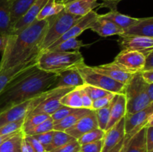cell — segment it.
<instances>
[{"instance_id":"6da1fadb","label":"cell","mask_w":153,"mask_h":152,"mask_svg":"<svg viewBox=\"0 0 153 152\" xmlns=\"http://www.w3.org/2000/svg\"><path fill=\"white\" fill-rule=\"evenodd\" d=\"M48 26L47 19H35L17 34L7 36L5 48L1 53L0 72L37 58Z\"/></svg>"},{"instance_id":"7a4b0ae2","label":"cell","mask_w":153,"mask_h":152,"mask_svg":"<svg viewBox=\"0 0 153 152\" xmlns=\"http://www.w3.org/2000/svg\"><path fill=\"white\" fill-rule=\"evenodd\" d=\"M57 77L58 73L43 71L37 65L27 70L0 93V113L52 89Z\"/></svg>"},{"instance_id":"3957f363","label":"cell","mask_w":153,"mask_h":152,"mask_svg":"<svg viewBox=\"0 0 153 152\" xmlns=\"http://www.w3.org/2000/svg\"><path fill=\"white\" fill-rule=\"evenodd\" d=\"M84 63L83 55L80 51H44L37 56V66L43 71L59 73L64 70L76 68Z\"/></svg>"},{"instance_id":"277c9868","label":"cell","mask_w":153,"mask_h":152,"mask_svg":"<svg viewBox=\"0 0 153 152\" xmlns=\"http://www.w3.org/2000/svg\"><path fill=\"white\" fill-rule=\"evenodd\" d=\"M146 83L137 72L125 84L123 94L126 99V113H134L153 104L146 94Z\"/></svg>"},{"instance_id":"5b68a950","label":"cell","mask_w":153,"mask_h":152,"mask_svg":"<svg viewBox=\"0 0 153 152\" xmlns=\"http://www.w3.org/2000/svg\"><path fill=\"white\" fill-rule=\"evenodd\" d=\"M81 17L82 16H75L64 10L58 14L47 18L49 26L40 46V53L62 37Z\"/></svg>"},{"instance_id":"8992f818","label":"cell","mask_w":153,"mask_h":152,"mask_svg":"<svg viewBox=\"0 0 153 152\" xmlns=\"http://www.w3.org/2000/svg\"><path fill=\"white\" fill-rule=\"evenodd\" d=\"M76 68L83 78L85 84L94 86L115 94L124 92L125 84L95 71L92 66H87L85 63Z\"/></svg>"},{"instance_id":"52a82bcc","label":"cell","mask_w":153,"mask_h":152,"mask_svg":"<svg viewBox=\"0 0 153 152\" xmlns=\"http://www.w3.org/2000/svg\"><path fill=\"white\" fill-rule=\"evenodd\" d=\"M72 89L73 88H55L49 89L42 101L27 115L46 114L51 116L61 107L60 103L61 98Z\"/></svg>"},{"instance_id":"ba28073f","label":"cell","mask_w":153,"mask_h":152,"mask_svg":"<svg viewBox=\"0 0 153 152\" xmlns=\"http://www.w3.org/2000/svg\"><path fill=\"white\" fill-rule=\"evenodd\" d=\"M47 92V91H46ZM37 95L35 98L25 101L22 104L10 107L7 110L0 113V128L7 124L16 122L20 119H25L26 115L35 107L46 95V92Z\"/></svg>"},{"instance_id":"9c48e42d","label":"cell","mask_w":153,"mask_h":152,"mask_svg":"<svg viewBox=\"0 0 153 152\" xmlns=\"http://www.w3.org/2000/svg\"><path fill=\"white\" fill-rule=\"evenodd\" d=\"M113 62L124 71L135 74L143 69L145 55L137 51L121 50Z\"/></svg>"},{"instance_id":"30bf717a","label":"cell","mask_w":153,"mask_h":152,"mask_svg":"<svg viewBox=\"0 0 153 152\" xmlns=\"http://www.w3.org/2000/svg\"><path fill=\"white\" fill-rule=\"evenodd\" d=\"M126 134L132 131H139L145 127L153 126V104L134 113H126Z\"/></svg>"},{"instance_id":"8fae6325","label":"cell","mask_w":153,"mask_h":152,"mask_svg":"<svg viewBox=\"0 0 153 152\" xmlns=\"http://www.w3.org/2000/svg\"><path fill=\"white\" fill-rule=\"evenodd\" d=\"M118 44L121 50L137 51L145 56L153 52V37L120 35Z\"/></svg>"},{"instance_id":"7c38bea8","label":"cell","mask_w":153,"mask_h":152,"mask_svg":"<svg viewBox=\"0 0 153 152\" xmlns=\"http://www.w3.org/2000/svg\"><path fill=\"white\" fill-rule=\"evenodd\" d=\"M99 15L100 14H98L95 10H92V11L88 13L87 15L81 17L62 37H60L53 44L51 45L47 49L55 47V46L59 44L60 43L69 38H73V37L77 38V37H79L80 34H82L85 30L89 29L91 25L98 19ZM47 49H46V50H47Z\"/></svg>"},{"instance_id":"4fadbf2b","label":"cell","mask_w":153,"mask_h":152,"mask_svg":"<svg viewBox=\"0 0 153 152\" xmlns=\"http://www.w3.org/2000/svg\"><path fill=\"white\" fill-rule=\"evenodd\" d=\"M125 135V117H123L114 126L105 132L102 152H108L111 150L123 139Z\"/></svg>"},{"instance_id":"5bb4252c","label":"cell","mask_w":153,"mask_h":152,"mask_svg":"<svg viewBox=\"0 0 153 152\" xmlns=\"http://www.w3.org/2000/svg\"><path fill=\"white\" fill-rule=\"evenodd\" d=\"M97 128L99 127L95 112L94 110H91L88 114L83 116L76 124L66 130L64 132L68 134L76 139H78L87 132Z\"/></svg>"},{"instance_id":"9a60e30c","label":"cell","mask_w":153,"mask_h":152,"mask_svg":"<svg viewBox=\"0 0 153 152\" xmlns=\"http://www.w3.org/2000/svg\"><path fill=\"white\" fill-rule=\"evenodd\" d=\"M85 84L83 78L76 68L70 69L58 73L56 81L52 86L55 88H74Z\"/></svg>"},{"instance_id":"2e32d148","label":"cell","mask_w":153,"mask_h":152,"mask_svg":"<svg viewBox=\"0 0 153 152\" xmlns=\"http://www.w3.org/2000/svg\"><path fill=\"white\" fill-rule=\"evenodd\" d=\"M37 58H34L28 62L15 66L7 69L4 71L1 72H0V93L15 78L19 77L20 75H22V73L26 72L29 69L37 65Z\"/></svg>"},{"instance_id":"e0dca14e","label":"cell","mask_w":153,"mask_h":152,"mask_svg":"<svg viewBox=\"0 0 153 152\" xmlns=\"http://www.w3.org/2000/svg\"><path fill=\"white\" fill-rule=\"evenodd\" d=\"M48 0H36L35 2L29 7L26 13L13 25L11 34H16L22 31L23 28L32 23L36 19L37 15L46 4Z\"/></svg>"},{"instance_id":"ac0fdd59","label":"cell","mask_w":153,"mask_h":152,"mask_svg":"<svg viewBox=\"0 0 153 152\" xmlns=\"http://www.w3.org/2000/svg\"><path fill=\"white\" fill-rule=\"evenodd\" d=\"M95 71L111 77L116 81L126 84L134 74H131L120 68L114 62L102 64L97 66H92Z\"/></svg>"},{"instance_id":"d6986e66","label":"cell","mask_w":153,"mask_h":152,"mask_svg":"<svg viewBox=\"0 0 153 152\" xmlns=\"http://www.w3.org/2000/svg\"><path fill=\"white\" fill-rule=\"evenodd\" d=\"M126 113V99L123 93L115 94L111 101L109 121L106 127V131L119 122Z\"/></svg>"},{"instance_id":"ffe728a7","label":"cell","mask_w":153,"mask_h":152,"mask_svg":"<svg viewBox=\"0 0 153 152\" xmlns=\"http://www.w3.org/2000/svg\"><path fill=\"white\" fill-rule=\"evenodd\" d=\"M122 35L153 37V17L138 18L135 23L123 30Z\"/></svg>"},{"instance_id":"44dd1931","label":"cell","mask_w":153,"mask_h":152,"mask_svg":"<svg viewBox=\"0 0 153 152\" xmlns=\"http://www.w3.org/2000/svg\"><path fill=\"white\" fill-rule=\"evenodd\" d=\"M89 29L103 37L114 35L120 36L123 33L122 28L115 25L111 21L102 17L101 15H99L98 19L91 25Z\"/></svg>"},{"instance_id":"7402d4cb","label":"cell","mask_w":153,"mask_h":152,"mask_svg":"<svg viewBox=\"0 0 153 152\" xmlns=\"http://www.w3.org/2000/svg\"><path fill=\"white\" fill-rule=\"evenodd\" d=\"M98 0H75L65 4V11L75 16H84L100 7Z\"/></svg>"},{"instance_id":"603a6c76","label":"cell","mask_w":153,"mask_h":152,"mask_svg":"<svg viewBox=\"0 0 153 152\" xmlns=\"http://www.w3.org/2000/svg\"><path fill=\"white\" fill-rule=\"evenodd\" d=\"M36 0H10V22L13 25L26 13Z\"/></svg>"},{"instance_id":"cb8c5ba5","label":"cell","mask_w":153,"mask_h":152,"mask_svg":"<svg viewBox=\"0 0 153 152\" xmlns=\"http://www.w3.org/2000/svg\"><path fill=\"white\" fill-rule=\"evenodd\" d=\"M11 32L10 0H0V35L8 36Z\"/></svg>"},{"instance_id":"d4e9b609","label":"cell","mask_w":153,"mask_h":152,"mask_svg":"<svg viewBox=\"0 0 153 152\" xmlns=\"http://www.w3.org/2000/svg\"><path fill=\"white\" fill-rule=\"evenodd\" d=\"M92 110H88L85 108L75 109L70 114H69L67 117L63 119L57 124L54 125V131H65L69 128L73 126L76 124L80 119H82L85 115L88 114Z\"/></svg>"},{"instance_id":"484cf974","label":"cell","mask_w":153,"mask_h":152,"mask_svg":"<svg viewBox=\"0 0 153 152\" xmlns=\"http://www.w3.org/2000/svg\"><path fill=\"white\" fill-rule=\"evenodd\" d=\"M101 16L111 21L112 22H114L115 25L119 26L123 30H125L126 28L131 26V25L135 23L138 19V18L131 17L128 15L123 14V13L118 12L117 10H110L108 13L101 15Z\"/></svg>"},{"instance_id":"4316f807","label":"cell","mask_w":153,"mask_h":152,"mask_svg":"<svg viewBox=\"0 0 153 152\" xmlns=\"http://www.w3.org/2000/svg\"><path fill=\"white\" fill-rule=\"evenodd\" d=\"M65 8V4L57 0H48L37 16V20H43L58 14Z\"/></svg>"},{"instance_id":"83f0119b","label":"cell","mask_w":153,"mask_h":152,"mask_svg":"<svg viewBox=\"0 0 153 152\" xmlns=\"http://www.w3.org/2000/svg\"><path fill=\"white\" fill-rule=\"evenodd\" d=\"M24 138L22 131L13 134L0 145V152H21V144Z\"/></svg>"},{"instance_id":"f1b7e54d","label":"cell","mask_w":153,"mask_h":152,"mask_svg":"<svg viewBox=\"0 0 153 152\" xmlns=\"http://www.w3.org/2000/svg\"><path fill=\"white\" fill-rule=\"evenodd\" d=\"M146 130L143 128L133 136L125 152H146Z\"/></svg>"},{"instance_id":"f546056e","label":"cell","mask_w":153,"mask_h":152,"mask_svg":"<svg viewBox=\"0 0 153 152\" xmlns=\"http://www.w3.org/2000/svg\"><path fill=\"white\" fill-rule=\"evenodd\" d=\"M88 46L82 41L78 40L76 37L69 38L52 49L45 51H54V52H72V51H79L81 48L86 47ZM44 52V51H43Z\"/></svg>"},{"instance_id":"4dcf8cb0","label":"cell","mask_w":153,"mask_h":152,"mask_svg":"<svg viewBox=\"0 0 153 152\" xmlns=\"http://www.w3.org/2000/svg\"><path fill=\"white\" fill-rule=\"evenodd\" d=\"M60 103L61 105L69 107L73 109L83 108L82 107V102L81 99L80 94L78 87L74 88L70 92L64 95L60 100Z\"/></svg>"},{"instance_id":"1f68e13d","label":"cell","mask_w":153,"mask_h":152,"mask_svg":"<svg viewBox=\"0 0 153 152\" xmlns=\"http://www.w3.org/2000/svg\"><path fill=\"white\" fill-rule=\"evenodd\" d=\"M76 139L73 137L69 135L64 131H54L53 137L50 144L45 148V151H52L58 148L61 147L64 145Z\"/></svg>"},{"instance_id":"d6a6232c","label":"cell","mask_w":153,"mask_h":152,"mask_svg":"<svg viewBox=\"0 0 153 152\" xmlns=\"http://www.w3.org/2000/svg\"><path fill=\"white\" fill-rule=\"evenodd\" d=\"M50 116L46 114H34V115H27L24 119L23 125H22V131L25 133L28 130L31 129L34 127L37 126V125L41 122H44L45 120L49 118Z\"/></svg>"},{"instance_id":"836d02e7","label":"cell","mask_w":153,"mask_h":152,"mask_svg":"<svg viewBox=\"0 0 153 152\" xmlns=\"http://www.w3.org/2000/svg\"><path fill=\"white\" fill-rule=\"evenodd\" d=\"M105 131H102L99 128H94V129L91 130V131H88L86 134L82 135L80 138L78 139L77 141L79 142L80 145H84L102 140L105 136Z\"/></svg>"},{"instance_id":"e575fe53","label":"cell","mask_w":153,"mask_h":152,"mask_svg":"<svg viewBox=\"0 0 153 152\" xmlns=\"http://www.w3.org/2000/svg\"><path fill=\"white\" fill-rule=\"evenodd\" d=\"M111 107V102L107 107L94 110L99 128H100V129L104 131H105L106 127H107L108 123Z\"/></svg>"},{"instance_id":"d590c367","label":"cell","mask_w":153,"mask_h":152,"mask_svg":"<svg viewBox=\"0 0 153 152\" xmlns=\"http://www.w3.org/2000/svg\"><path fill=\"white\" fill-rule=\"evenodd\" d=\"M54 128V122L52 121V118L49 116L46 120L44 122H41L40 124L37 125V126L34 127L31 129L28 130V131L24 133L25 135H29V136H34L37 135V134H43V133L48 132L53 130Z\"/></svg>"},{"instance_id":"8d00e7d4","label":"cell","mask_w":153,"mask_h":152,"mask_svg":"<svg viewBox=\"0 0 153 152\" xmlns=\"http://www.w3.org/2000/svg\"><path fill=\"white\" fill-rule=\"evenodd\" d=\"M24 119H20V120L16 121V122L1 126L0 128V136L9 135V134H14V133L21 131L22 125H23Z\"/></svg>"},{"instance_id":"74e56055","label":"cell","mask_w":153,"mask_h":152,"mask_svg":"<svg viewBox=\"0 0 153 152\" xmlns=\"http://www.w3.org/2000/svg\"><path fill=\"white\" fill-rule=\"evenodd\" d=\"M82 86L84 90L85 91V92L89 95V97L93 101L110 93V92H108V91L102 89L100 88L96 87L94 86H91V85L84 84Z\"/></svg>"},{"instance_id":"f35d334b","label":"cell","mask_w":153,"mask_h":152,"mask_svg":"<svg viewBox=\"0 0 153 152\" xmlns=\"http://www.w3.org/2000/svg\"><path fill=\"white\" fill-rule=\"evenodd\" d=\"M137 132L138 131H132L131 132L126 134L123 139L116 146H114L111 150L109 151L108 152H125L127 147H128V144H129L130 141H131V138L133 137V136L135 134H137Z\"/></svg>"},{"instance_id":"ab89813d","label":"cell","mask_w":153,"mask_h":152,"mask_svg":"<svg viewBox=\"0 0 153 152\" xmlns=\"http://www.w3.org/2000/svg\"><path fill=\"white\" fill-rule=\"evenodd\" d=\"M75 109L73 108H70V107H69L61 105V107H60L56 111L54 112V113L50 116V117L52 118V121H53L54 122V125H55V124L58 123V122H59L60 121L62 120L63 119L67 117V116H68L69 114H70Z\"/></svg>"},{"instance_id":"60d3db41","label":"cell","mask_w":153,"mask_h":152,"mask_svg":"<svg viewBox=\"0 0 153 152\" xmlns=\"http://www.w3.org/2000/svg\"><path fill=\"white\" fill-rule=\"evenodd\" d=\"M114 95L115 93L110 92V93L107 94V95H104V96L101 97V98H99L97 99L94 100L92 104L93 110H98V109L102 108V107H107L111 102Z\"/></svg>"},{"instance_id":"b9f144b4","label":"cell","mask_w":153,"mask_h":152,"mask_svg":"<svg viewBox=\"0 0 153 152\" xmlns=\"http://www.w3.org/2000/svg\"><path fill=\"white\" fill-rule=\"evenodd\" d=\"M80 148L81 145L77 139H74L61 147L52 151V152H79L80 151Z\"/></svg>"},{"instance_id":"7bdbcfd3","label":"cell","mask_w":153,"mask_h":152,"mask_svg":"<svg viewBox=\"0 0 153 152\" xmlns=\"http://www.w3.org/2000/svg\"><path fill=\"white\" fill-rule=\"evenodd\" d=\"M102 139L87 144L81 145V152H102Z\"/></svg>"},{"instance_id":"ee69618b","label":"cell","mask_w":153,"mask_h":152,"mask_svg":"<svg viewBox=\"0 0 153 152\" xmlns=\"http://www.w3.org/2000/svg\"><path fill=\"white\" fill-rule=\"evenodd\" d=\"M53 134H54V130L50 131H48V132L43 133V134H37V135H34L33 137L36 139L38 140L43 146L45 148L46 146L49 145V144L51 143L52 140V137H53Z\"/></svg>"},{"instance_id":"f6af8a7d","label":"cell","mask_w":153,"mask_h":152,"mask_svg":"<svg viewBox=\"0 0 153 152\" xmlns=\"http://www.w3.org/2000/svg\"><path fill=\"white\" fill-rule=\"evenodd\" d=\"M79 91V94H80L81 99H82V107L85 109H88V110H92V104H93V100L91 99L89 97V95L85 92L82 86H79L78 87Z\"/></svg>"},{"instance_id":"bcb514c9","label":"cell","mask_w":153,"mask_h":152,"mask_svg":"<svg viewBox=\"0 0 153 152\" xmlns=\"http://www.w3.org/2000/svg\"><path fill=\"white\" fill-rule=\"evenodd\" d=\"M25 135V134H24ZM25 139L28 142L31 147L33 148L35 152H44L45 148L43 145L37 139H36L33 136L25 135Z\"/></svg>"},{"instance_id":"7dc6e473","label":"cell","mask_w":153,"mask_h":152,"mask_svg":"<svg viewBox=\"0 0 153 152\" xmlns=\"http://www.w3.org/2000/svg\"><path fill=\"white\" fill-rule=\"evenodd\" d=\"M146 152H153V126L146 127Z\"/></svg>"},{"instance_id":"c3c4849f","label":"cell","mask_w":153,"mask_h":152,"mask_svg":"<svg viewBox=\"0 0 153 152\" xmlns=\"http://www.w3.org/2000/svg\"><path fill=\"white\" fill-rule=\"evenodd\" d=\"M123 0H103L102 3H100V7H107L110 10H117V4Z\"/></svg>"},{"instance_id":"681fc988","label":"cell","mask_w":153,"mask_h":152,"mask_svg":"<svg viewBox=\"0 0 153 152\" xmlns=\"http://www.w3.org/2000/svg\"><path fill=\"white\" fill-rule=\"evenodd\" d=\"M140 74L146 83H153V70H142Z\"/></svg>"},{"instance_id":"f907efd6","label":"cell","mask_w":153,"mask_h":152,"mask_svg":"<svg viewBox=\"0 0 153 152\" xmlns=\"http://www.w3.org/2000/svg\"><path fill=\"white\" fill-rule=\"evenodd\" d=\"M143 70H153V52L145 56L144 66Z\"/></svg>"},{"instance_id":"816d5d0a","label":"cell","mask_w":153,"mask_h":152,"mask_svg":"<svg viewBox=\"0 0 153 152\" xmlns=\"http://www.w3.org/2000/svg\"><path fill=\"white\" fill-rule=\"evenodd\" d=\"M21 152H35L31 145L25 139V135H24V138L21 144Z\"/></svg>"},{"instance_id":"f5cc1de1","label":"cell","mask_w":153,"mask_h":152,"mask_svg":"<svg viewBox=\"0 0 153 152\" xmlns=\"http://www.w3.org/2000/svg\"><path fill=\"white\" fill-rule=\"evenodd\" d=\"M146 92L149 99L153 101V83H146Z\"/></svg>"},{"instance_id":"db71d44e","label":"cell","mask_w":153,"mask_h":152,"mask_svg":"<svg viewBox=\"0 0 153 152\" xmlns=\"http://www.w3.org/2000/svg\"><path fill=\"white\" fill-rule=\"evenodd\" d=\"M7 36L0 35V52L1 53H2L5 48L6 43H7Z\"/></svg>"},{"instance_id":"11a10c76","label":"cell","mask_w":153,"mask_h":152,"mask_svg":"<svg viewBox=\"0 0 153 152\" xmlns=\"http://www.w3.org/2000/svg\"><path fill=\"white\" fill-rule=\"evenodd\" d=\"M15 134V133H14ZM13 134H9V135H4V136H0V145L1 144V143L3 142L4 141H5L6 139H8L9 137H11L12 135H13Z\"/></svg>"},{"instance_id":"9f6ffc18","label":"cell","mask_w":153,"mask_h":152,"mask_svg":"<svg viewBox=\"0 0 153 152\" xmlns=\"http://www.w3.org/2000/svg\"><path fill=\"white\" fill-rule=\"evenodd\" d=\"M57 1H61V2H62L63 4H68V3L71 2V1H75V0H57Z\"/></svg>"},{"instance_id":"6f0895ef","label":"cell","mask_w":153,"mask_h":152,"mask_svg":"<svg viewBox=\"0 0 153 152\" xmlns=\"http://www.w3.org/2000/svg\"><path fill=\"white\" fill-rule=\"evenodd\" d=\"M44 152H52V151H45Z\"/></svg>"},{"instance_id":"680465c9","label":"cell","mask_w":153,"mask_h":152,"mask_svg":"<svg viewBox=\"0 0 153 152\" xmlns=\"http://www.w3.org/2000/svg\"><path fill=\"white\" fill-rule=\"evenodd\" d=\"M79 152H81V151H79Z\"/></svg>"}]
</instances>
